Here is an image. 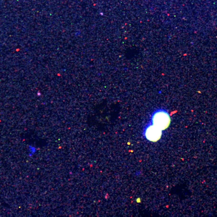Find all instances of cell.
<instances>
[{"label": "cell", "mask_w": 217, "mask_h": 217, "mask_svg": "<svg viewBox=\"0 0 217 217\" xmlns=\"http://www.w3.org/2000/svg\"><path fill=\"white\" fill-rule=\"evenodd\" d=\"M151 121L153 125L162 131L167 129L169 126L171 119L168 113L166 110L158 109L153 113Z\"/></svg>", "instance_id": "cell-1"}, {"label": "cell", "mask_w": 217, "mask_h": 217, "mask_svg": "<svg viewBox=\"0 0 217 217\" xmlns=\"http://www.w3.org/2000/svg\"><path fill=\"white\" fill-rule=\"evenodd\" d=\"M144 134L146 139L149 141L156 142L161 137L162 130L152 124H150L146 126L144 131Z\"/></svg>", "instance_id": "cell-2"}]
</instances>
